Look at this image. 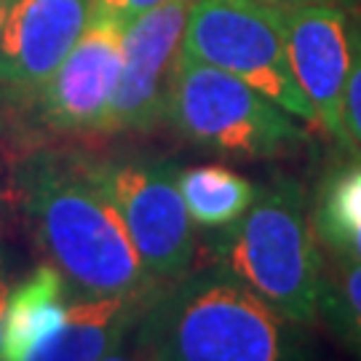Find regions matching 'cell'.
I'll return each instance as SVG.
<instances>
[{
    "label": "cell",
    "mask_w": 361,
    "mask_h": 361,
    "mask_svg": "<svg viewBox=\"0 0 361 361\" xmlns=\"http://www.w3.org/2000/svg\"><path fill=\"white\" fill-rule=\"evenodd\" d=\"M16 190L35 244L73 292L145 295L161 286L116 207L89 177L83 155H30L16 171Z\"/></svg>",
    "instance_id": "6da1fadb"
},
{
    "label": "cell",
    "mask_w": 361,
    "mask_h": 361,
    "mask_svg": "<svg viewBox=\"0 0 361 361\" xmlns=\"http://www.w3.org/2000/svg\"><path fill=\"white\" fill-rule=\"evenodd\" d=\"M297 324L212 268L161 284L131 335V353L155 361L295 359Z\"/></svg>",
    "instance_id": "7a4b0ae2"
},
{
    "label": "cell",
    "mask_w": 361,
    "mask_h": 361,
    "mask_svg": "<svg viewBox=\"0 0 361 361\" xmlns=\"http://www.w3.org/2000/svg\"><path fill=\"white\" fill-rule=\"evenodd\" d=\"M212 268L268 302L297 326L319 319L324 257L305 214V190L276 177L257 190L244 217L209 244Z\"/></svg>",
    "instance_id": "3957f363"
},
{
    "label": "cell",
    "mask_w": 361,
    "mask_h": 361,
    "mask_svg": "<svg viewBox=\"0 0 361 361\" xmlns=\"http://www.w3.org/2000/svg\"><path fill=\"white\" fill-rule=\"evenodd\" d=\"M166 121L185 142L238 158H276L308 142V131L271 97L182 51Z\"/></svg>",
    "instance_id": "277c9868"
},
{
    "label": "cell",
    "mask_w": 361,
    "mask_h": 361,
    "mask_svg": "<svg viewBox=\"0 0 361 361\" xmlns=\"http://www.w3.org/2000/svg\"><path fill=\"white\" fill-rule=\"evenodd\" d=\"M182 54L228 70L316 126L313 107L289 62L284 6L268 0H193Z\"/></svg>",
    "instance_id": "5b68a950"
},
{
    "label": "cell",
    "mask_w": 361,
    "mask_h": 361,
    "mask_svg": "<svg viewBox=\"0 0 361 361\" xmlns=\"http://www.w3.org/2000/svg\"><path fill=\"white\" fill-rule=\"evenodd\" d=\"M83 166L121 214L155 281L166 284L190 271L195 238L180 169L155 158H83Z\"/></svg>",
    "instance_id": "8992f818"
},
{
    "label": "cell",
    "mask_w": 361,
    "mask_h": 361,
    "mask_svg": "<svg viewBox=\"0 0 361 361\" xmlns=\"http://www.w3.org/2000/svg\"><path fill=\"white\" fill-rule=\"evenodd\" d=\"M126 25V16L94 3L78 43L32 97L49 129L102 134L121 80Z\"/></svg>",
    "instance_id": "52a82bcc"
},
{
    "label": "cell",
    "mask_w": 361,
    "mask_h": 361,
    "mask_svg": "<svg viewBox=\"0 0 361 361\" xmlns=\"http://www.w3.org/2000/svg\"><path fill=\"white\" fill-rule=\"evenodd\" d=\"M190 6L193 0H166L129 19L121 80L102 134H142L166 121L169 91L180 62Z\"/></svg>",
    "instance_id": "ba28073f"
},
{
    "label": "cell",
    "mask_w": 361,
    "mask_h": 361,
    "mask_svg": "<svg viewBox=\"0 0 361 361\" xmlns=\"http://www.w3.org/2000/svg\"><path fill=\"white\" fill-rule=\"evenodd\" d=\"M289 62L308 97L316 126L343 147L348 131L343 121L345 83L353 59V25L340 3L284 6Z\"/></svg>",
    "instance_id": "9c48e42d"
},
{
    "label": "cell",
    "mask_w": 361,
    "mask_h": 361,
    "mask_svg": "<svg viewBox=\"0 0 361 361\" xmlns=\"http://www.w3.org/2000/svg\"><path fill=\"white\" fill-rule=\"evenodd\" d=\"M94 0H8L0 22V89L35 97L89 22Z\"/></svg>",
    "instance_id": "30bf717a"
},
{
    "label": "cell",
    "mask_w": 361,
    "mask_h": 361,
    "mask_svg": "<svg viewBox=\"0 0 361 361\" xmlns=\"http://www.w3.org/2000/svg\"><path fill=\"white\" fill-rule=\"evenodd\" d=\"M153 292L91 297L70 292L59 332L38 350L35 361H99L121 359L129 337L147 310Z\"/></svg>",
    "instance_id": "8fae6325"
},
{
    "label": "cell",
    "mask_w": 361,
    "mask_h": 361,
    "mask_svg": "<svg viewBox=\"0 0 361 361\" xmlns=\"http://www.w3.org/2000/svg\"><path fill=\"white\" fill-rule=\"evenodd\" d=\"M70 284L54 265H40L8 295L3 319L6 361H35L38 350L51 340L65 322Z\"/></svg>",
    "instance_id": "7c38bea8"
},
{
    "label": "cell",
    "mask_w": 361,
    "mask_h": 361,
    "mask_svg": "<svg viewBox=\"0 0 361 361\" xmlns=\"http://www.w3.org/2000/svg\"><path fill=\"white\" fill-rule=\"evenodd\" d=\"M310 225L329 255L361 262V158L324 174Z\"/></svg>",
    "instance_id": "4fadbf2b"
},
{
    "label": "cell",
    "mask_w": 361,
    "mask_h": 361,
    "mask_svg": "<svg viewBox=\"0 0 361 361\" xmlns=\"http://www.w3.org/2000/svg\"><path fill=\"white\" fill-rule=\"evenodd\" d=\"M177 182L193 225L204 231H222L233 225L257 198V188L252 182L219 164L185 169Z\"/></svg>",
    "instance_id": "5bb4252c"
},
{
    "label": "cell",
    "mask_w": 361,
    "mask_h": 361,
    "mask_svg": "<svg viewBox=\"0 0 361 361\" xmlns=\"http://www.w3.org/2000/svg\"><path fill=\"white\" fill-rule=\"evenodd\" d=\"M319 316L332 335L361 359V262L337 255L324 262Z\"/></svg>",
    "instance_id": "9a60e30c"
},
{
    "label": "cell",
    "mask_w": 361,
    "mask_h": 361,
    "mask_svg": "<svg viewBox=\"0 0 361 361\" xmlns=\"http://www.w3.org/2000/svg\"><path fill=\"white\" fill-rule=\"evenodd\" d=\"M343 121L348 131V145L361 153V22L353 25V59H350L348 83H345Z\"/></svg>",
    "instance_id": "2e32d148"
},
{
    "label": "cell",
    "mask_w": 361,
    "mask_h": 361,
    "mask_svg": "<svg viewBox=\"0 0 361 361\" xmlns=\"http://www.w3.org/2000/svg\"><path fill=\"white\" fill-rule=\"evenodd\" d=\"M94 3L102 6V8H110V11L121 13V16H126V19H134L137 13L150 11V8L166 3V0H94Z\"/></svg>",
    "instance_id": "e0dca14e"
},
{
    "label": "cell",
    "mask_w": 361,
    "mask_h": 361,
    "mask_svg": "<svg viewBox=\"0 0 361 361\" xmlns=\"http://www.w3.org/2000/svg\"><path fill=\"white\" fill-rule=\"evenodd\" d=\"M8 295H11V281H8V252H6V241H3V231H0V350H3V319H6Z\"/></svg>",
    "instance_id": "ac0fdd59"
},
{
    "label": "cell",
    "mask_w": 361,
    "mask_h": 361,
    "mask_svg": "<svg viewBox=\"0 0 361 361\" xmlns=\"http://www.w3.org/2000/svg\"><path fill=\"white\" fill-rule=\"evenodd\" d=\"M276 6H305V3H343V0H268Z\"/></svg>",
    "instance_id": "d6986e66"
},
{
    "label": "cell",
    "mask_w": 361,
    "mask_h": 361,
    "mask_svg": "<svg viewBox=\"0 0 361 361\" xmlns=\"http://www.w3.org/2000/svg\"><path fill=\"white\" fill-rule=\"evenodd\" d=\"M6 6H8V0H0V22H3V13H6Z\"/></svg>",
    "instance_id": "ffe728a7"
}]
</instances>
